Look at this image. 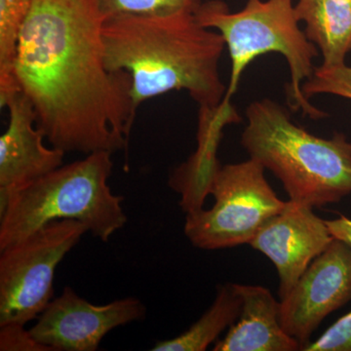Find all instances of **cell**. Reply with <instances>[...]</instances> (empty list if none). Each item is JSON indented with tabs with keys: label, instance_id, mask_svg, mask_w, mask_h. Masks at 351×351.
Instances as JSON below:
<instances>
[{
	"label": "cell",
	"instance_id": "obj_1",
	"mask_svg": "<svg viewBox=\"0 0 351 351\" xmlns=\"http://www.w3.org/2000/svg\"><path fill=\"white\" fill-rule=\"evenodd\" d=\"M103 23L97 0H36L21 31L14 77L64 154L122 151L137 114L130 76L106 66Z\"/></svg>",
	"mask_w": 351,
	"mask_h": 351
},
{
	"label": "cell",
	"instance_id": "obj_2",
	"mask_svg": "<svg viewBox=\"0 0 351 351\" xmlns=\"http://www.w3.org/2000/svg\"><path fill=\"white\" fill-rule=\"evenodd\" d=\"M101 39L107 68L130 76L137 108L175 90L188 91L199 107H218L225 98L219 71L225 40L195 13L110 18Z\"/></svg>",
	"mask_w": 351,
	"mask_h": 351
},
{
	"label": "cell",
	"instance_id": "obj_3",
	"mask_svg": "<svg viewBox=\"0 0 351 351\" xmlns=\"http://www.w3.org/2000/svg\"><path fill=\"white\" fill-rule=\"evenodd\" d=\"M246 117L242 147L280 180L291 201L320 208L351 195V142L345 134L314 136L270 99L251 103Z\"/></svg>",
	"mask_w": 351,
	"mask_h": 351
},
{
	"label": "cell",
	"instance_id": "obj_4",
	"mask_svg": "<svg viewBox=\"0 0 351 351\" xmlns=\"http://www.w3.org/2000/svg\"><path fill=\"white\" fill-rule=\"evenodd\" d=\"M112 152L90 154L0 199V250L56 219L82 221L103 242L125 226L124 198L108 186Z\"/></svg>",
	"mask_w": 351,
	"mask_h": 351
},
{
	"label": "cell",
	"instance_id": "obj_5",
	"mask_svg": "<svg viewBox=\"0 0 351 351\" xmlns=\"http://www.w3.org/2000/svg\"><path fill=\"white\" fill-rule=\"evenodd\" d=\"M195 15L203 27L217 29L230 53L232 73L223 100H232L242 73L254 60L276 52L285 58L290 69L291 82L286 88L289 107L313 120L327 117L302 92V84L315 69L313 60L318 48L300 29L293 0H247L239 12H230L221 0H205Z\"/></svg>",
	"mask_w": 351,
	"mask_h": 351
},
{
	"label": "cell",
	"instance_id": "obj_6",
	"mask_svg": "<svg viewBox=\"0 0 351 351\" xmlns=\"http://www.w3.org/2000/svg\"><path fill=\"white\" fill-rule=\"evenodd\" d=\"M265 167L255 159L219 166L212 180L211 209L186 216L184 234L196 248L219 250L250 244L267 221L287 205L265 179Z\"/></svg>",
	"mask_w": 351,
	"mask_h": 351
},
{
	"label": "cell",
	"instance_id": "obj_7",
	"mask_svg": "<svg viewBox=\"0 0 351 351\" xmlns=\"http://www.w3.org/2000/svg\"><path fill=\"white\" fill-rule=\"evenodd\" d=\"M88 232L82 221L56 219L0 250V327L38 319L54 297L58 265Z\"/></svg>",
	"mask_w": 351,
	"mask_h": 351
},
{
	"label": "cell",
	"instance_id": "obj_8",
	"mask_svg": "<svg viewBox=\"0 0 351 351\" xmlns=\"http://www.w3.org/2000/svg\"><path fill=\"white\" fill-rule=\"evenodd\" d=\"M350 301L351 248L334 239L279 302L281 326L302 350L321 322Z\"/></svg>",
	"mask_w": 351,
	"mask_h": 351
},
{
	"label": "cell",
	"instance_id": "obj_9",
	"mask_svg": "<svg viewBox=\"0 0 351 351\" xmlns=\"http://www.w3.org/2000/svg\"><path fill=\"white\" fill-rule=\"evenodd\" d=\"M145 313V304L137 298L95 306L71 287H64L29 332L52 351H95L112 330L144 319Z\"/></svg>",
	"mask_w": 351,
	"mask_h": 351
},
{
	"label": "cell",
	"instance_id": "obj_10",
	"mask_svg": "<svg viewBox=\"0 0 351 351\" xmlns=\"http://www.w3.org/2000/svg\"><path fill=\"white\" fill-rule=\"evenodd\" d=\"M313 209L287 201L283 211L270 218L249 244L276 265L281 300L335 239L326 221Z\"/></svg>",
	"mask_w": 351,
	"mask_h": 351
},
{
	"label": "cell",
	"instance_id": "obj_11",
	"mask_svg": "<svg viewBox=\"0 0 351 351\" xmlns=\"http://www.w3.org/2000/svg\"><path fill=\"white\" fill-rule=\"evenodd\" d=\"M6 108L9 124L0 137V199L61 167L66 154L44 145L34 107L22 92Z\"/></svg>",
	"mask_w": 351,
	"mask_h": 351
},
{
	"label": "cell",
	"instance_id": "obj_12",
	"mask_svg": "<svg viewBox=\"0 0 351 351\" xmlns=\"http://www.w3.org/2000/svg\"><path fill=\"white\" fill-rule=\"evenodd\" d=\"M240 121L241 117L230 101L223 100L215 108L199 107L197 149L169 179L170 188L181 196L180 206L184 213L203 208L215 173L221 166L217 152L223 128L226 124Z\"/></svg>",
	"mask_w": 351,
	"mask_h": 351
},
{
	"label": "cell",
	"instance_id": "obj_13",
	"mask_svg": "<svg viewBox=\"0 0 351 351\" xmlns=\"http://www.w3.org/2000/svg\"><path fill=\"white\" fill-rule=\"evenodd\" d=\"M242 298L239 321L230 327L214 351H297L299 341L284 331L279 302L262 286L235 284Z\"/></svg>",
	"mask_w": 351,
	"mask_h": 351
},
{
	"label": "cell",
	"instance_id": "obj_14",
	"mask_svg": "<svg viewBox=\"0 0 351 351\" xmlns=\"http://www.w3.org/2000/svg\"><path fill=\"white\" fill-rule=\"evenodd\" d=\"M295 14L306 24L307 39L320 50L321 66H345L351 52V0H299Z\"/></svg>",
	"mask_w": 351,
	"mask_h": 351
},
{
	"label": "cell",
	"instance_id": "obj_15",
	"mask_svg": "<svg viewBox=\"0 0 351 351\" xmlns=\"http://www.w3.org/2000/svg\"><path fill=\"white\" fill-rule=\"evenodd\" d=\"M242 298L235 284H226L218 289L216 299L197 322L174 339L158 341L154 351H203L218 339L226 328L239 319Z\"/></svg>",
	"mask_w": 351,
	"mask_h": 351
},
{
	"label": "cell",
	"instance_id": "obj_16",
	"mask_svg": "<svg viewBox=\"0 0 351 351\" xmlns=\"http://www.w3.org/2000/svg\"><path fill=\"white\" fill-rule=\"evenodd\" d=\"M36 0H0V107L7 103L19 88L14 77L21 31Z\"/></svg>",
	"mask_w": 351,
	"mask_h": 351
},
{
	"label": "cell",
	"instance_id": "obj_17",
	"mask_svg": "<svg viewBox=\"0 0 351 351\" xmlns=\"http://www.w3.org/2000/svg\"><path fill=\"white\" fill-rule=\"evenodd\" d=\"M202 0H97L104 20L119 16H164L195 13Z\"/></svg>",
	"mask_w": 351,
	"mask_h": 351
},
{
	"label": "cell",
	"instance_id": "obj_18",
	"mask_svg": "<svg viewBox=\"0 0 351 351\" xmlns=\"http://www.w3.org/2000/svg\"><path fill=\"white\" fill-rule=\"evenodd\" d=\"M302 88L307 99L315 95L329 94L351 100V68L346 64L337 68L317 66Z\"/></svg>",
	"mask_w": 351,
	"mask_h": 351
},
{
	"label": "cell",
	"instance_id": "obj_19",
	"mask_svg": "<svg viewBox=\"0 0 351 351\" xmlns=\"http://www.w3.org/2000/svg\"><path fill=\"white\" fill-rule=\"evenodd\" d=\"M304 351H351V311L334 323L319 339L309 341Z\"/></svg>",
	"mask_w": 351,
	"mask_h": 351
},
{
	"label": "cell",
	"instance_id": "obj_20",
	"mask_svg": "<svg viewBox=\"0 0 351 351\" xmlns=\"http://www.w3.org/2000/svg\"><path fill=\"white\" fill-rule=\"evenodd\" d=\"M0 350L1 351H52L39 343L31 332L20 324H8L0 327Z\"/></svg>",
	"mask_w": 351,
	"mask_h": 351
},
{
	"label": "cell",
	"instance_id": "obj_21",
	"mask_svg": "<svg viewBox=\"0 0 351 351\" xmlns=\"http://www.w3.org/2000/svg\"><path fill=\"white\" fill-rule=\"evenodd\" d=\"M325 221L332 237L345 242L351 248V219L341 216L338 219H326Z\"/></svg>",
	"mask_w": 351,
	"mask_h": 351
},
{
	"label": "cell",
	"instance_id": "obj_22",
	"mask_svg": "<svg viewBox=\"0 0 351 351\" xmlns=\"http://www.w3.org/2000/svg\"><path fill=\"white\" fill-rule=\"evenodd\" d=\"M202 1H205V0H202Z\"/></svg>",
	"mask_w": 351,
	"mask_h": 351
}]
</instances>
